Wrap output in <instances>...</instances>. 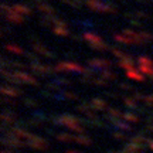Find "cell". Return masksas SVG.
Masks as SVG:
<instances>
[{
  "label": "cell",
  "instance_id": "obj_1",
  "mask_svg": "<svg viewBox=\"0 0 153 153\" xmlns=\"http://www.w3.org/2000/svg\"><path fill=\"white\" fill-rule=\"evenodd\" d=\"M87 6L94 11L99 13H116V6L112 3H104L102 0H87Z\"/></svg>",
  "mask_w": 153,
  "mask_h": 153
},
{
  "label": "cell",
  "instance_id": "obj_2",
  "mask_svg": "<svg viewBox=\"0 0 153 153\" xmlns=\"http://www.w3.org/2000/svg\"><path fill=\"white\" fill-rule=\"evenodd\" d=\"M84 38L87 40L88 43L91 44V47L95 50H98V51H108V50H111L106 44L102 41V38L99 37V36H97V34L94 33H85L84 34Z\"/></svg>",
  "mask_w": 153,
  "mask_h": 153
},
{
  "label": "cell",
  "instance_id": "obj_3",
  "mask_svg": "<svg viewBox=\"0 0 153 153\" xmlns=\"http://www.w3.org/2000/svg\"><path fill=\"white\" fill-rule=\"evenodd\" d=\"M55 72H60V71H65V72H82L85 74L87 72V68L81 67L79 64H75V62H60L54 67Z\"/></svg>",
  "mask_w": 153,
  "mask_h": 153
},
{
  "label": "cell",
  "instance_id": "obj_4",
  "mask_svg": "<svg viewBox=\"0 0 153 153\" xmlns=\"http://www.w3.org/2000/svg\"><path fill=\"white\" fill-rule=\"evenodd\" d=\"M88 65L91 67L92 70H109L111 67L114 65V62L111 60H106V58H91L88 60Z\"/></svg>",
  "mask_w": 153,
  "mask_h": 153
},
{
  "label": "cell",
  "instance_id": "obj_5",
  "mask_svg": "<svg viewBox=\"0 0 153 153\" xmlns=\"http://www.w3.org/2000/svg\"><path fill=\"white\" fill-rule=\"evenodd\" d=\"M30 70L33 72H36L37 75H48V74L55 72V68H51V67H48V65H41V64H38V62H33V64L30 65Z\"/></svg>",
  "mask_w": 153,
  "mask_h": 153
},
{
  "label": "cell",
  "instance_id": "obj_6",
  "mask_svg": "<svg viewBox=\"0 0 153 153\" xmlns=\"http://www.w3.org/2000/svg\"><path fill=\"white\" fill-rule=\"evenodd\" d=\"M14 75L20 79L22 82H24V84H30V85H38V81L34 78V76H31L30 74H27V72L24 71H14Z\"/></svg>",
  "mask_w": 153,
  "mask_h": 153
},
{
  "label": "cell",
  "instance_id": "obj_7",
  "mask_svg": "<svg viewBox=\"0 0 153 153\" xmlns=\"http://www.w3.org/2000/svg\"><path fill=\"white\" fill-rule=\"evenodd\" d=\"M28 146H31L33 149H38V150H44V149H47V146H48V143L45 142L44 139H41V137L38 136H34L30 142H28Z\"/></svg>",
  "mask_w": 153,
  "mask_h": 153
},
{
  "label": "cell",
  "instance_id": "obj_8",
  "mask_svg": "<svg viewBox=\"0 0 153 153\" xmlns=\"http://www.w3.org/2000/svg\"><path fill=\"white\" fill-rule=\"evenodd\" d=\"M33 50L36 51V53H38V54L47 57V58H53V53H51V51H48V50L45 48L43 44L38 43L37 40H34V41H33Z\"/></svg>",
  "mask_w": 153,
  "mask_h": 153
},
{
  "label": "cell",
  "instance_id": "obj_9",
  "mask_svg": "<svg viewBox=\"0 0 153 153\" xmlns=\"http://www.w3.org/2000/svg\"><path fill=\"white\" fill-rule=\"evenodd\" d=\"M1 94L3 95H7V97H10V98H14V97H19V95H22V91L20 89H17L14 87H7V85H3L1 87Z\"/></svg>",
  "mask_w": 153,
  "mask_h": 153
},
{
  "label": "cell",
  "instance_id": "obj_10",
  "mask_svg": "<svg viewBox=\"0 0 153 153\" xmlns=\"http://www.w3.org/2000/svg\"><path fill=\"white\" fill-rule=\"evenodd\" d=\"M37 10L38 11H43V13H45V14H50V16H54V7L53 6H50L47 1H40V3H37Z\"/></svg>",
  "mask_w": 153,
  "mask_h": 153
},
{
  "label": "cell",
  "instance_id": "obj_11",
  "mask_svg": "<svg viewBox=\"0 0 153 153\" xmlns=\"http://www.w3.org/2000/svg\"><path fill=\"white\" fill-rule=\"evenodd\" d=\"M1 119H3V123L4 125H13L16 122V114L14 112H10V111H4L1 114Z\"/></svg>",
  "mask_w": 153,
  "mask_h": 153
},
{
  "label": "cell",
  "instance_id": "obj_12",
  "mask_svg": "<svg viewBox=\"0 0 153 153\" xmlns=\"http://www.w3.org/2000/svg\"><path fill=\"white\" fill-rule=\"evenodd\" d=\"M91 105H92V108L95 111H105L108 109V104H106V101L104 99H99V98H94L91 101Z\"/></svg>",
  "mask_w": 153,
  "mask_h": 153
},
{
  "label": "cell",
  "instance_id": "obj_13",
  "mask_svg": "<svg viewBox=\"0 0 153 153\" xmlns=\"http://www.w3.org/2000/svg\"><path fill=\"white\" fill-rule=\"evenodd\" d=\"M126 76H128L129 79H136V81H143V79H145L142 75V72L139 71V68H132L129 71H126Z\"/></svg>",
  "mask_w": 153,
  "mask_h": 153
},
{
  "label": "cell",
  "instance_id": "obj_14",
  "mask_svg": "<svg viewBox=\"0 0 153 153\" xmlns=\"http://www.w3.org/2000/svg\"><path fill=\"white\" fill-rule=\"evenodd\" d=\"M119 67L120 68H123V70H126V71H129V70H132V68H135V61H133V58L129 55L128 58L119 61Z\"/></svg>",
  "mask_w": 153,
  "mask_h": 153
},
{
  "label": "cell",
  "instance_id": "obj_15",
  "mask_svg": "<svg viewBox=\"0 0 153 153\" xmlns=\"http://www.w3.org/2000/svg\"><path fill=\"white\" fill-rule=\"evenodd\" d=\"M11 7H13V10H16L17 13H20L23 16H30L31 14V9L27 7L26 4H13Z\"/></svg>",
  "mask_w": 153,
  "mask_h": 153
},
{
  "label": "cell",
  "instance_id": "obj_16",
  "mask_svg": "<svg viewBox=\"0 0 153 153\" xmlns=\"http://www.w3.org/2000/svg\"><path fill=\"white\" fill-rule=\"evenodd\" d=\"M115 40L118 41V43H122V44H129V45H132V44H135V41L132 40L131 37H128V36H125V34H115L114 36Z\"/></svg>",
  "mask_w": 153,
  "mask_h": 153
},
{
  "label": "cell",
  "instance_id": "obj_17",
  "mask_svg": "<svg viewBox=\"0 0 153 153\" xmlns=\"http://www.w3.org/2000/svg\"><path fill=\"white\" fill-rule=\"evenodd\" d=\"M53 31H54L55 34L61 36V37H67V36H70V31H68L67 26H54V27H53Z\"/></svg>",
  "mask_w": 153,
  "mask_h": 153
},
{
  "label": "cell",
  "instance_id": "obj_18",
  "mask_svg": "<svg viewBox=\"0 0 153 153\" xmlns=\"http://www.w3.org/2000/svg\"><path fill=\"white\" fill-rule=\"evenodd\" d=\"M122 101H123L125 106H128V108H131V109H139L137 101L135 98H128V97H125V98H122Z\"/></svg>",
  "mask_w": 153,
  "mask_h": 153
},
{
  "label": "cell",
  "instance_id": "obj_19",
  "mask_svg": "<svg viewBox=\"0 0 153 153\" xmlns=\"http://www.w3.org/2000/svg\"><path fill=\"white\" fill-rule=\"evenodd\" d=\"M6 50H9L10 53L13 54H17V55H22V54H26V51L20 47H17L16 44H6Z\"/></svg>",
  "mask_w": 153,
  "mask_h": 153
},
{
  "label": "cell",
  "instance_id": "obj_20",
  "mask_svg": "<svg viewBox=\"0 0 153 153\" xmlns=\"http://www.w3.org/2000/svg\"><path fill=\"white\" fill-rule=\"evenodd\" d=\"M99 76H102V78L106 79V81H115V79H116V74L109 71V70H102L101 74H99Z\"/></svg>",
  "mask_w": 153,
  "mask_h": 153
},
{
  "label": "cell",
  "instance_id": "obj_21",
  "mask_svg": "<svg viewBox=\"0 0 153 153\" xmlns=\"http://www.w3.org/2000/svg\"><path fill=\"white\" fill-rule=\"evenodd\" d=\"M55 137L61 142H75V136L70 135V133H58V135H55Z\"/></svg>",
  "mask_w": 153,
  "mask_h": 153
},
{
  "label": "cell",
  "instance_id": "obj_22",
  "mask_svg": "<svg viewBox=\"0 0 153 153\" xmlns=\"http://www.w3.org/2000/svg\"><path fill=\"white\" fill-rule=\"evenodd\" d=\"M122 119L128 120V122H132V123H136V122H139V116L135 114H132V112H125L123 116H122Z\"/></svg>",
  "mask_w": 153,
  "mask_h": 153
},
{
  "label": "cell",
  "instance_id": "obj_23",
  "mask_svg": "<svg viewBox=\"0 0 153 153\" xmlns=\"http://www.w3.org/2000/svg\"><path fill=\"white\" fill-rule=\"evenodd\" d=\"M109 51L115 55V57H118L119 60H125V58H128V57H129V54H125L123 51H120V50H118L116 47H112V48H111Z\"/></svg>",
  "mask_w": 153,
  "mask_h": 153
},
{
  "label": "cell",
  "instance_id": "obj_24",
  "mask_svg": "<svg viewBox=\"0 0 153 153\" xmlns=\"http://www.w3.org/2000/svg\"><path fill=\"white\" fill-rule=\"evenodd\" d=\"M137 62H139V65H150V67H153V61L150 60L149 57H146V55L139 57V58H137Z\"/></svg>",
  "mask_w": 153,
  "mask_h": 153
},
{
  "label": "cell",
  "instance_id": "obj_25",
  "mask_svg": "<svg viewBox=\"0 0 153 153\" xmlns=\"http://www.w3.org/2000/svg\"><path fill=\"white\" fill-rule=\"evenodd\" d=\"M139 71L149 76H153V67L150 65H139Z\"/></svg>",
  "mask_w": 153,
  "mask_h": 153
},
{
  "label": "cell",
  "instance_id": "obj_26",
  "mask_svg": "<svg viewBox=\"0 0 153 153\" xmlns=\"http://www.w3.org/2000/svg\"><path fill=\"white\" fill-rule=\"evenodd\" d=\"M75 142L84 145V146H88V145H91V139L87 136H75Z\"/></svg>",
  "mask_w": 153,
  "mask_h": 153
},
{
  "label": "cell",
  "instance_id": "obj_27",
  "mask_svg": "<svg viewBox=\"0 0 153 153\" xmlns=\"http://www.w3.org/2000/svg\"><path fill=\"white\" fill-rule=\"evenodd\" d=\"M92 84L94 85H99V87H106V85H108V81L104 79L102 76H97V78L92 79Z\"/></svg>",
  "mask_w": 153,
  "mask_h": 153
},
{
  "label": "cell",
  "instance_id": "obj_28",
  "mask_svg": "<svg viewBox=\"0 0 153 153\" xmlns=\"http://www.w3.org/2000/svg\"><path fill=\"white\" fill-rule=\"evenodd\" d=\"M140 37L143 38V41H145V43H148V41H152L153 40V36L150 33H148V31H140Z\"/></svg>",
  "mask_w": 153,
  "mask_h": 153
},
{
  "label": "cell",
  "instance_id": "obj_29",
  "mask_svg": "<svg viewBox=\"0 0 153 153\" xmlns=\"http://www.w3.org/2000/svg\"><path fill=\"white\" fill-rule=\"evenodd\" d=\"M143 104L146 105V106H153V94H150V95H145Z\"/></svg>",
  "mask_w": 153,
  "mask_h": 153
},
{
  "label": "cell",
  "instance_id": "obj_30",
  "mask_svg": "<svg viewBox=\"0 0 153 153\" xmlns=\"http://www.w3.org/2000/svg\"><path fill=\"white\" fill-rule=\"evenodd\" d=\"M24 102H26V106H28V108H36L38 105L37 101H36V99H31V98H26Z\"/></svg>",
  "mask_w": 153,
  "mask_h": 153
},
{
  "label": "cell",
  "instance_id": "obj_31",
  "mask_svg": "<svg viewBox=\"0 0 153 153\" xmlns=\"http://www.w3.org/2000/svg\"><path fill=\"white\" fill-rule=\"evenodd\" d=\"M112 136L115 137V139H118V140H126L128 137L123 135V133H120V132H112Z\"/></svg>",
  "mask_w": 153,
  "mask_h": 153
},
{
  "label": "cell",
  "instance_id": "obj_32",
  "mask_svg": "<svg viewBox=\"0 0 153 153\" xmlns=\"http://www.w3.org/2000/svg\"><path fill=\"white\" fill-rule=\"evenodd\" d=\"M119 88L120 89H126V91H135V88L132 87V85H129V84H126V82L119 84Z\"/></svg>",
  "mask_w": 153,
  "mask_h": 153
},
{
  "label": "cell",
  "instance_id": "obj_33",
  "mask_svg": "<svg viewBox=\"0 0 153 153\" xmlns=\"http://www.w3.org/2000/svg\"><path fill=\"white\" fill-rule=\"evenodd\" d=\"M62 98H65V99H76L78 98V95H76V94H72V92H64L62 94Z\"/></svg>",
  "mask_w": 153,
  "mask_h": 153
},
{
  "label": "cell",
  "instance_id": "obj_34",
  "mask_svg": "<svg viewBox=\"0 0 153 153\" xmlns=\"http://www.w3.org/2000/svg\"><path fill=\"white\" fill-rule=\"evenodd\" d=\"M133 98L136 99V101H142L143 102V99H145V95L140 92H137V91H133Z\"/></svg>",
  "mask_w": 153,
  "mask_h": 153
},
{
  "label": "cell",
  "instance_id": "obj_35",
  "mask_svg": "<svg viewBox=\"0 0 153 153\" xmlns=\"http://www.w3.org/2000/svg\"><path fill=\"white\" fill-rule=\"evenodd\" d=\"M55 82L58 85H71V81H68L65 78H60V79H55Z\"/></svg>",
  "mask_w": 153,
  "mask_h": 153
},
{
  "label": "cell",
  "instance_id": "obj_36",
  "mask_svg": "<svg viewBox=\"0 0 153 153\" xmlns=\"http://www.w3.org/2000/svg\"><path fill=\"white\" fill-rule=\"evenodd\" d=\"M135 16L136 17H142V19H149V14L145 11H135Z\"/></svg>",
  "mask_w": 153,
  "mask_h": 153
},
{
  "label": "cell",
  "instance_id": "obj_37",
  "mask_svg": "<svg viewBox=\"0 0 153 153\" xmlns=\"http://www.w3.org/2000/svg\"><path fill=\"white\" fill-rule=\"evenodd\" d=\"M131 24L133 27H142V23L139 22V20H131Z\"/></svg>",
  "mask_w": 153,
  "mask_h": 153
},
{
  "label": "cell",
  "instance_id": "obj_38",
  "mask_svg": "<svg viewBox=\"0 0 153 153\" xmlns=\"http://www.w3.org/2000/svg\"><path fill=\"white\" fill-rule=\"evenodd\" d=\"M1 101H3V102H4V104H14V101H13V99L11 98H6V97H3V99H1Z\"/></svg>",
  "mask_w": 153,
  "mask_h": 153
},
{
  "label": "cell",
  "instance_id": "obj_39",
  "mask_svg": "<svg viewBox=\"0 0 153 153\" xmlns=\"http://www.w3.org/2000/svg\"><path fill=\"white\" fill-rule=\"evenodd\" d=\"M145 129H146L148 132H153V123H146Z\"/></svg>",
  "mask_w": 153,
  "mask_h": 153
},
{
  "label": "cell",
  "instance_id": "obj_40",
  "mask_svg": "<svg viewBox=\"0 0 153 153\" xmlns=\"http://www.w3.org/2000/svg\"><path fill=\"white\" fill-rule=\"evenodd\" d=\"M106 95H108V97H111V98H119V95H116V94H112V92H106Z\"/></svg>",
  "mask_w": 153,
  "mask_h": 153
},
{
  "label": "cell",
  "instance_id": "obj_41",
  "mask_svg": "<svg viewBox=\"0 0 153 153\" xmlns=\"http://www.w3.org/2000/svg\"><path fill=\"white\" fill-rule=\"evenodd\" d=\"M149 146L152 148V150H153V140H149Z\"/></svg>",
  "mask_w": 153,
  "mask_h": 153
},
{
  "label": "cell",
  "instance_id": "obj_42",
  "mask_svg": "<svg viewBox=\"0 0 153 153\" xmlns=\"http://www.w3.org/2000/svg\"><path fill=\"white\" fill-rule=\"evenodd\" d=\"M67 153H79V152H76V150H68Z\"/></svg>",
  "mask_w": 153,
  "mask_h": 153
},
{
  "label": "cell",
  "instance_id": "obj_43",
  "mask_svg": "<svg viewBox=\"0 0 153 153\" xmlns=\"http://www.w3.org/2000/svg\"><path fill=\"white\" fill-rule=\"evenodd\" d=\"M140 1H145V0H140Z\"/></svg>",
  "mask_w": 153,
  "mask_h": 153
}]
</instances>
